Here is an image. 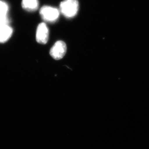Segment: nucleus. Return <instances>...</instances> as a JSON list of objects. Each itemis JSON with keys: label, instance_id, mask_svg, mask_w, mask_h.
<instances>
[{"label": "nucleus", "instance_id": "obj_1", "mask_svg": "<svg viewBox=\"0 0 149 149\" xmlns=\"http://www.w3.org/2000/svg\"><path fill=\"white\" fill-rule=\"evenodd\" d=\"M79 9L77 0H64L60 5V12L65 17L70 18L77 15Z\"/></svg>", "mask_w": 149, "mask_h": 149}, {"label": "nucleus", "instance_id": "obj_2", "mask_svg": "<svg viewBox=\"0 0 149 149\" xmlns=\"http://www.w3.org/2000/svg\"><path fill=\"white\" fill-rule=\"evenodd\" d=\"M40 15L41 17L46 22H56L59 17L60 12L56 8L49 6H44L40 9Z\"/></svg>", "mask_w": 149, "mask_h": 149}, {"label": "nucleus", "instance_id": "obj_3", "mask_svg": "<svg viewBox=\"0 0 149 149\" xmlns=\"http://www.w3.org/2000/svg\"><path fill=\"white\" fill-rule=\"evenodd\" d=\"M66 44L62 41H58L55 43L51 48L50 54L51 56L56 60L61 59L66 54Z\"/></svg>", "mask_w": 149, "mask_h": 149}, {"label": "nucleus", "instance_id": "obj_4", "mask_svg": "<svg viewBox=\"0 0 149 149\" xmlns=\"http://www.w3.org/2000/svg\"><path fill=\"white\" fill-rule=\"evenodd\" d=\"M36 40L41 44L47 43L49 37V29L47 24L42 22L38 25L36 32Z\"/></svg>", "mask_w": 149, "mask_h": 149}, {"label": "nucleus", "instance_id": "obj_5", "mask_svg": "<svg viewBox=\"0 0 149 149\" xmlns=\"http://www.w3.org/2000/svg\"><path fill=\"white\" fill-rule=\"evenodd\" d=\"M13 29L8 23H0V43L5 42L10 38Z\"/></svg>", "mask_w": 149, "mask_h": 149}, {"label": "nucleus", "instance_id": "obj_6", "mask_svg": "<svg viewBox=\"0 0 149 149\" xmlns=\"http://www.w3.org/2000/svg\"><path fill=\"white\" fill-rule=\"evenodd\" d=\"M21 5L24 10L28 12H34L38 9L39 2L38 0H22Z\"/></svg>", "mask_w": 149, "mask_h": 149}, {"label": "nucleus", "instance_id": "obj_7", "mask_svg": "<svg viewBox=\"0 0 149 149\" xmlns=\"http://www.w3.org/2000/svg\"><path fill=\"white\" fill-rule=\"evenodd\" d=\"M9 7L7 3L0 0V22H1L9 23L8 17Z\"/></svg>", "mask_w": 149, "mask_h": 149}, {"label": "nucleus", "instance_id": "obj_8", "mask_svg": "<svg viewBox=\"0 0 149 149\" xmlns=\"http://www.w3.org/2000/svg\"><path fill=\"white\" fill-rule=\"evenodd\" d=\"M0 23H4V22H0Z\"/></svg>", "mask_w": 149, "mask_h": 149}]
</instances>
